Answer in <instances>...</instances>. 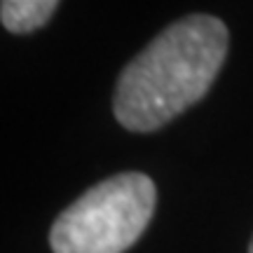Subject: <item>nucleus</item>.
Returning a JSON list of instances; mask_svg holds the SVG:
<instances>
[{
    "instance_id": "4",
    "label": "nucleus",
    "mask_w": 253,
    "mask_h": 253,
    "mask_svg": "<svg viewBox=\"0 0 253 253\" xmlns=\"http://www.w3.org/2000/svg\"><path fill=\"white\" fill-rule=\"evenodd\" d=\"M249 253H253V239H251V246H249Z\"/></svg>"
},
{
    "instance_id": "2",
    "label": "nucleus",
    "mask_w": 253,
    "mask_h": 253,
    "mask_svg": "<svg viewBox=\"0 0 253 253\" xmlns=\"http://www.w3.org/2000/svg\"><path fill=\"white\" fill-rule=\"evenodd\" d=\"M157 202L145 173L126 171L91 185L52 225L54 253H125L138 242Z\"/></svg>"
},
{
    "instance_id": "1",
    "label": "nucleus",
    "mask_w": 253,
    "mask_h": 253,
    "mask_svg": "<svg viewBox=\"0 0 253 253\" xmlns=\"http://www.w3.org/2000/svg\"><path fill=\"white\" fill-rule=\"evenodd\" d=\"M227 54L218 17L190 14L167 26L120 73L113 113L129 131H155L197 103Z\"/></svg>"
},
{
    "instance_id": "3",
    "label": "nucleus",
    "mask_w": 253,
    "mask_h": 253,
    "mask_svg": "<svg viewBox=\"0 0 253 253\" xmlns=\"http://www.w3.org/2000/svg\"><path fill=\"white\" fill-rule=\"evenodd\" d=\"M56 7V0H5L0 5V19L12 33H31L45 26Z\"/></svg>"
}]
</instances>
